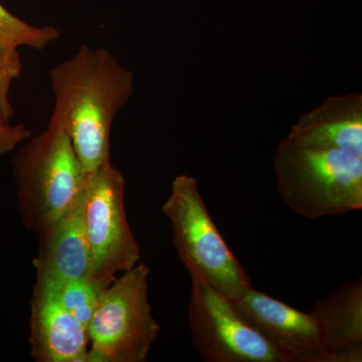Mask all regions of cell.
Here are the masks:
<instances>
[{"label":"cell","mask_w":362,"mask_h":362,"mask_svg":"<svg viewBox=\"0 0 362 362\" xmlns=\"http://www.w3.org/2000/svg\"><path fill=\"white\" fill-rule=\"evenodd\" d=\"M54 110L87 175L110 161L112 124L134 92V75L108 49L82 45L51 71Z\"/></svg>","instance_id":"6da1fadb"},{"label":"cell","mask_w":362,"mask_h":362,"mask_svg":"<svg viewBox=\"0 0 362 362\" xmlns=\"http://www.w3.org/2000/svg\"><path fill=\"white\" fill-rule=\"evenodd\" d=\"M276 187L295 213L311 220L362 209V156L305 148L286 137L274 156Z\"/></svg>","instance_id":"7a4b0ae2"},{"label":"cell","mask_w":362,"mask_h":362,"mask_svg":"<svg viewBox=\"0 0 362 362\" xmlns=\"http://www.w3.org/2000/svg\"><path fill=\"white\" fill-rule=\"evenodd\" d=\"M13 169L21 220L37 235L75 204L88 176L69 135L52 125L26 140Z\"/></svg>","instance_id":"3957f363"},{"label":"cell","mask_w":362,"mask_h":362,"mask_svg":"<svg viewBox=\"0 0 362 362\" xmlns=\"http://www.w3.org/2000/svg\"><path fill=\"white\" fill-rule=\"evenodd\" d=\"M162 211L173 228V242L189 274L237 301L249 288L250 277L214 225L192 176H176Z\"/></svg>","instance_id":"277c9868"},{"label":"cell","mask_w":362,"mask_h":362,"mask_svg":"<svg viewBox=\"0 0 362 362\" xmlns=\"http://www.w3.org/2000/svg\"><path fill=\"white\" fill-rule=\"evenodd\" d=\"M150 270L139 263L105 288L90 318L88 362H144L160 326L149 303Z\"/></svg>","instance_id":"5b68a950"},{"label":"cell","mask_w":362,"mask_h":362,"mask_svg":"<svg viewBox=\"0 0 362 362\" xmlns=\"http://www.w3.org/2000/svg\"><path fill=\"white\" fill-rule=\"evenodd\" d=\"M126 180L111 161L89 173L84 187L86 235L93 278L108 287L117 274L137 265L141 251L128 223Z\"/></svg>","instance_id":"8992f818"},{"label":"cell","mask_w":362,"mask_h":362,"mask_svg":"<svg viewBox=\"0 0 362 362\" xmlns=\"http://www.w3.org/2000/svg\"><path fill=\"white\" fill-rule=\"evenodd\" d=\"M192 343L204 362H283L233 300L192 279L187 308Z\"/></svg>","instance_id":"52a82bcc"},{"label":"cell","mask_w":362,"mask_h":362,"mask_svg":"<svg viewBox=\"0 0 362 362\" xmlns=\"http://www.w3.org/2000/svg\"><path fill=\"white\" fill-rule=\"evenodd\" d=\"M233 302L283 362H332L321 346L310 313L297 310L252 287Z\"/></svg>","instance_id":"ba28073f"},{"label":"cell","mask_w":362,"mask_h":362,"mask_svg":"<svg viewBox=\"0 0 362 362\" xmlns=\"http://www.w3.org/2000/svg\"><path fill=\"white\" fill-rule=\"evenodd\" d=\"M33 259V289H51L66 281L93 277L92 259L84 220V188L71 209L39 233Z\"/></svg>","instance_id":"9c48e42d"},{"label":"cell","mask_w":362,"mask_h":362,"mask_svg":"<svg viewBox=\"0 0 362 362\" xmlns=\"http://www.w3.org/2000/svg\"><path fill=\"white\" fill-rule=\"evenodd\" d=\"M288 137L305 148L343 150L362 156V95L328 97L300 116Z\"/></svg>","instance_id":"30bf717a"},{"label":"cell","mask_w":362,"mask_h":362,"mask_svg":"<svg viewBox=\"0 0 362 362\" xmlns=\"http://www.w3.org/2000/svg\"><path fill=\"white\" fill-rule=\"evenodd\" d=\"M332 362L362 361V279L340 285L310 312Z\"/></svg>","instance_id":"8fae6325"},{"label":"cell","mask_w":362,"mask_h":362,"mask_svg":"<svg viewBox=\"0 0 362 362\" xmlns=\"http://www.w3.org/2000/svg\"><path fill=\"white\" fill-rule=\"evenodd\" d=\"M30 349L37 362H88L87 329L45 292L33 291Z\"/></svg>","instance_id":"7c38bea8"},{"label":"cell","mask_w":362,"mask_h":362,"mask_svg":"<svg viewBox=\"0 0 362 362\" xmlns=\"http://www.w3.org/2000/svg\"><path fill=\"white\" fill-rule=\"evenodd\" d=\"M105 288L96 279L89 277L66 281L51 289H33V291L51 294L87 329Z\"/></svg>","instance_id":"4fadbf2b"},{"label":"cell","mask_w":362,"mask_h":362,"mask_svg":"<svg viewBox=\"0 0 362 362\" xmlns=\"http://www.w3.org/2000/svg\"><path fill=\"white\" fill-rule=\"evenodd\" d=\"M59 37V32L52 26H33L16 18L0 4V42L14 47L45 49Z\"/></svg>","instance_id":"5bb4252c"},{"label":"cell","mask_w":362,"mask_h":362,"mask_svg":"<svg viewBox=\"0 0 362 362\" xmlns=\"http://www.w3.org/2000/svg\"><path fill=\"white\" fill-rule=\"evenodd\" d=\"M18 47L0 42V123L11 124L13 109L9 102L11 83L20 77L21 62Z\"/></svg>","instance_id":"9a60e30c"},{"label":"cell","mask_w":362,"mask_h":362,"mask_svg":"<svg viewBox=\"0 0 362 362\" xmlns=\"http://www.w3.org/2000/svg\"><path fill=\"white\" fill-rule=\"evenodd\" d=\"M33 132L23 124L0 123V157L13 151L21 142L32 137Z\"/></svg>","instance_id":"2e32d148"}]
</instances>
